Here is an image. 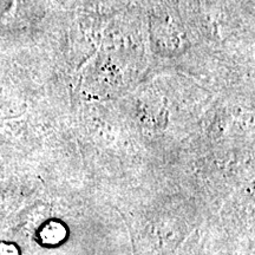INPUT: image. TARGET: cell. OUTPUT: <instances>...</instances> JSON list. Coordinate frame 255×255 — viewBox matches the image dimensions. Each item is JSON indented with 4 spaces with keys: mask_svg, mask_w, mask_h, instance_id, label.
<instances>
[{
    "mask_svg": "<svg viewBox=\"0 0 255 255\" xmlns=\"http://www.w3.org/2000/svg\"><path fill=\"white\" fill-rule=\"evenodd\" d=\"M65 226L58 221H49L38 232V239L44 246H58L66 239Z\"/></svg>",
    "mask_w": 255,
    "mask_h": 255,
    "instance_id": "1",
    "label": "cell"
},
{
    "mask_svg": "<svg viewBox=\"0 0 255 255\" xmlns=\"http://www.w3.org/2000/svg\"><path fill=\"white\" fill-rule=\"evenodd\" d=\"M0 255H20V252L14 244L0 242Z\"/></svg>",
    "mask_w": 255,
    "mask_h": 255,
    "instance_id": "2",
    "label": "cell"
}]
</instances>
